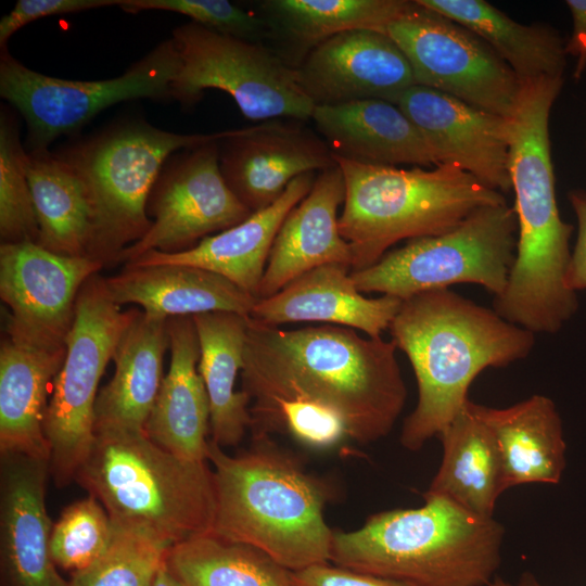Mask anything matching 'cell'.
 Returning a JSON list of instances; mask_svg holds the SVG:
<instances>
[{
  "label": "cell",
  "mask_w": 586,
  "mask_h": 586,
  "mask_svg": "<svg viewBox=\"0 0 586 586\" xmlns=\"http://www.w3.org/2000/svg\"><path fill=\"white\" fill-rule=\"evenodd\" d=\"M315 173L295 178L271 205L252 213L242 222L175 253L150 251L126 267L188 265L220 275L257 300L259 285L278 230L289 214L310 191Z\"/></svg>",
  "instance_id": "cell-22"
},
{
  "label": "cell",
  "mask_w": 586,
  "mask_h": 586,
  "mask_svg": "<svg viewBox=\"0 0 586 586\" xmlns=\"http://www.w3.org/2000/svg\"><path fill=\"white\" fill-rule=\"evenodd\" d=\"M115 526L106 551L74 573L68 586H152L167 547L140 532Z\"/></svg>",
  "instance_id": "cell-36"
},
{
  "label": "cell",
  "mask_w": 586,
  "mask_h": 586,
  "mask_svg": "<svg viewBox=\"0 0 586 586\" xmlns=\"http://www.w3.org/2000/svg\"><path fill=\"white\" fill-rule=\"evenodd\" d=\"M517 241L514 208L507 202L484 206L453 230L409 240L374 265L352 270L351 277L361 293L402 301L458 283L479 284L498 297L509 280Z\"/></svg>",
  "instance_id": "cell-9"
},
{
  "label": "cell",
  "mask_w": 586,
  "mask_h": 586,
  "mask_svg": "<svg viewBox=\"0 0 586 586\" xmlns=\"http://www.w3.org/2000/svg\"><path fill=\"white\" fill-rule=\"evenodd\" d=\"M152 586H183L181 582L173 574L166 563V558L156 573Z\"/></svg>",
  "instance_id": "cell-43"
},
{
  "label": "cell",
  "mask_w": 586,
  "mask_h": 586,
  "mask_svg": "<svg viewBox=\"0 0 586 586\" xmlns=\"http://www.w3.org/2000/svg\"><path fill=\"white\" fill-rule=\"evenodd\" d=\"M334 158L345 182L339 228L352 249V270L374 265L402 240L443 234L476 209L506 203L501 192L450 164L403 169Z\"/></svg>",
  "instance_id": "cell-7"
},
{
  "label": "cell",
  "mask_w": 586,
  "mask_h": 586,
  "mask_svg": "<svg viewBox=\"0 0 586 586\" xmlns=\"http://www.w3.org/2000/svg\"><path fill=\"white\" fill-rule=\"evenodd\" d=\"M213 533L253 546L296 572L330 562L333 530L323 517L334 494L268 433L253 432L249 449L230 456L213 441Z\"/></svg>",
  "instance_id": "cell-4"
},
{
  "label": "cell",
  "mask_w": 586,
  "mask_h": 586,
  "mask_svg": "<svg viewBox=\"0 0 586 586\" xmlns=\"http://www.w3.org/2000/svg\"><path fill=\"white\" fill-rule=\"evenodd\" d=\"M219 142L181 150L166 161L148 202L151 228L119 260L128 263L150 251L189 250L252 214L222 177Z\"/></svg>",
  "instance_id": "cell-14"
},
{
  "label": "cell",
  "mask_w": 586,
  "mask_h": 586,
  "mask_svg": "<svg viewBox=\"0 0 586 586\" xmlns=\"http://www.w3.org/2000/svg\"><path fill=\"white\" fill-rule=\"evenodd\" d=\"M119 4L120 0H18L0 20V48H7L12 35L37 20Z\"/></svg>",
  "instance_id": "cell-39"
},
{
  "label": "cell",
  "mask_w": 586,
  "mask_h": 586,
  "mask_svg": "<svg viewBox=\"0 0 586 586\" xmlns=\"http://www.w3.org/2000/svg\"><path fill=\"white\" fill-rule=\"evenodd\" d=\"M315 106L378 99L397 103L416 85L403 51L386 34L354 29L315 47L295 67Z\"/></svg>",
  "instance_id": "cell-17"
},
{
  "label": "cell",
  "mask_w": 586,
  "mask_h": 586,
  "mask_svg": "<svg viewBox=\"0 0 586 586\" xmlns=\"http://www.w3.org/2000/svg\"><path fill=\"white\" fill-rule=\"evenodd\" d=\"M171 38L180 59L171 100L190 106L205 90L218 89L251 120L311 119L315 104L301 88L296 69L272 49L193 22L176 27Z\"/></svg>",
  "instance_id": "cell-11"
},
{
  "label": "cell",
  "mask_w": 586,
  "mask_h": 586,
  "mask_svg": "<svg viewBox=\"0 0 586 586\" xmlns=\"http://www.w3.org/2000/svg\"><path fill=\"white\" fill-rule=\"evenodd\" d=\"M105 284L119 306L137 304L165 319L214 311L250 316L257 301L227 278L188 265L125 267Z\"/></svg>",
  "instance_id": "cell-26"
},
{
  "label": "cell",
  "mask_w": 586,
  "mask_h": 586,
  "mask_svg": "<svg viewBox=\"0 0 586 586\" xmlns=\"http://www.w3.org/2000/svg\"><path fill=\"white\" fill-rule=\"evenodd\" d=\"M103 264L50 252L36 242L1 243L0 296L5 334L44 347L65 346L77 295Z\"/></svg>",
  "instance_id": "cell-15"
},
{
  "label": "cell",
  "mask_w": 586,
  "mask_h": 586,
  "mask_svg": "<svg viewBox=\"0 0 586 586\" xmlns=\"http://www.w3.org/2000/svg\"><path fill=\"white\" fill-rule=\"evenodd\" d=\"M180 65L173 38L142 56L124 74L103 80H71L28 68L7 48L0 55V95L25 119L28 151H47L59 137L81 128L101 111L137 99L171 100Z\"/></svg>",
  "instance_id": "cell-12"
},
{
  "label": "cell",
  "mask_w": 586,
  "mask_h": 586,
  "mask_svg": "<svg viewBox=\"0 0 586 586\" xmlns=\"http://www.w3.org/2000/svg\"><path fill=\"white\" fill-rule=\"evenodd\" d=\"M345 182L336 164L319 173L308 194L282 221L275 238L257 300L278 293L293 279L326 264H345L353 269L351 245L339 228V207L344 203Z\"/></svg>",
  "instance_id": "cell-20"
},
{
  "label": "cell",
  "mask_w": 586,
  "mask_h": 586,
  "mask_svg": "<svg viewBox=\"0 0 586 586\" xmlns=\"http://www.w3.org/2000/svg\"><path fill=\"white\" fill-rule=\"evenodd\" d=\"M66 346L44 347L4 336L0 346V450L48 460L44 434L49 385Z\"/></svg>",
  "instance_id": "cell-25"
},
{
  "label": "cell",
  "mask_w": 586,
  "mask_h": 586,
  "mask_svg": "<svg viewBox=\"0 0 586 586\" xmlns=\"http://www.w3.org/2000/svg\"><path fill=\"white\" fill-rule=\"evenodd\" d=\"M304 123L271 119L220 140L222 177L252 213L271 205L298 176L336 165L327 142Z\"/></svg>",
  "instance_id": "cell-16"
},
{
  "label": "cell",
  "mask_w": 586,
  "mask_h": 586,
  "mask_svg": "<svg viewBox=\"0 0 586 586\" xmlns=\"http://www.w3.org/2000/svg\"><path fill=\"white\" fill-rule=\"evenodd\" d=\"M233 130L177 133L144 120H127L58 153L80 178L91 202L90 257L103 265L119 260L150 230L149 198L173 154L222 140Z\"/></svg>",
  "instance_id": "cell-8"
},
{
  "label": "cell",
  "mask_w": 586,
  "mask_h": 586,
  "mask_svg": "<svg viewBox=\"0 0 586 586\" xmlns=\"http://www.w3.org/2000/svg\"><path fill=\"white\" fill-rule=\"evenodd\" d=\"M488 586H544L536 577L530 573L524 572L517 583H509L498 576L494 577Z\"/></svg>",
  "instance_id": "cell-44"
},
{
  "label": "cell",
  "mask_w": 586,
  "mask_h": 586,
  "mask_svg": "<svg viewBox=\"0 0 586 586\" xmlns=\"http://www.w3.org/2000/svg\"><path fill=\"white\" fill-rule=\"evenodd\" d=\"M476 409L496 440L506 489L559 483L565 468V442L549 397L536 394L505 408L476 404Z\"/></svg>",
  "instance_id": "cell-30"
},
{
  "label": "cell",
  "mask_w": 586,
  "mask_h": 586,
  "mask_svg": "<svg viewBox=\"0 0 586 586\" xmlns=\"http://www.w3.org/2000/svg\"><path fill=\"white\" fill-rule=\"evenodd\" d=\"M75 481L114 525L169 548L213 531L215 486L207 461L183 459L144 431L100 430Z\"/></svg>",
  "instance_id": "cell-6"
},
{
  "label": "cell",
  "mask_w": 586,
  "mask_h": 586,
  "mask_svg": "<svg viewBox=\"0 0 586 586\" xmlns=\"http://www.w3.org/2000/svg\"><path fill=\"white\" fill-rule=\"evenodd\" d=\"M166 563L183 586H297L294 572L264 551L213 532L169 547Z\"/></svg>",
  "instance_id": "cell-34"
},
{
  "label": "cell",
  "mask_w": 586,
  "mask_h": 586,
  "mask_svg": "<svg viewBox=\"0 0 586 586\" xmlns=\"http://www.w3.org/2000/svg\"><path fill=\"white\" fill-rule=\"evenodd\" d=\"M408 357L418 384V403L405 419L400 444L419 450L469 400L473 380L486 368L527 357L532 331L449 289L430 290L403 301L388 328Z\"/></svg>",
  "instance_id": "cell-3"
},
{
  "label": "cell",
  "mask_w": 586,
  "mask_h": 586,
  "mask_svg": "<svg viewBox=\"0 0 586 586\" xmlns=\"http://www.w3.org/2000/svg\"><path fill=\"white\" fill-rule=\"evenodd\" d=\"M371 514L352 532L333 531L330 562L420 586H485L501 560L504 526L438 496Z\"/></svg>",
  "instance_id": "cell-5"
},
{
  "label": "cell",
  "mask_w": 586,
  "mask_h": 586,
  "mask_svg": "<svg viewBox=\"0 0 586 586\" xmlns=\"http://www.w3.org/2000/svg\"><path fill=\"white\" fill-rule=\"evenodd\" d=\"M418 127L441 164L469 173L487 187L509 192V119L444 92L413 85L396 103Z\"/></svg>",
  "instance_id": "cell-18"
},
{
  "label": "cell",
  "mask_w": 586,
  "mask_h": 586,
  "mask_svg": "<svg viewBox=\"0 0 586 586\" xmlns=\"http://www.w3.org/2000/svg\"><path fill=\"white\" fill-rule=\"evenodd\" d=\"M138 313L123 311L111 297L105 279L98 275L89 278L77 295L64 361L53 381L44 420L50 472L59 487L75 480L90 451L99 382Z\"/></svg>",
  "instance_id": "cell-10"
},
{
  "label": "cell",
  "mask_w": 586,
  "mask_h": 586,
  "mask_svg": "<svg viewBox=\"0 0 586 586\" xmlns=\"http://www.w3.org/2000/svg\"><path fill=\"white\" fill-rule=\"evenodd\" d=\"M386 34L408 60L416 85L506 118L512 115L520 80L468 28L415 0L388 26Z\"/></svg>",
  "instance_id": "cell-13"
},
{
  "label": "cell",
  "mask_w": 586,
  "mask_h": 586,
  "mask_svg": "<svg viewBox=\"0 0 586 586\" xmlns=\"http://www.w3.org/2000/svg\"><path fill=\"white\" fill-rule=\"evenodd\" d=\"M170 366L146 421V436L192 461H208L211 406L199 373L200 344L192 316L167 320Z\"/></svg>",
  "instance_id": "cell-23"
},
{
  "label": "cell",
  "mask_w": 586,
  "mask_h": 586,
  "mask_svg": "<svg viewBox=\"0 0 586 586\" xmlns=\"http://www.w3.org/2000/svg\"><path fill=\"white\" fill-rule=\"evenodd\" d=\"M48 460L2 455L1 565L10 586H68L50 555L52 523L46 509Z\"/></svg>",
  "instance_id": "cell-19"
},
{
  "label": "cell",
  "mask_w": 586,
  "mask_h": 586,
  "mask_svg": "<svg viewBox=\"0 0 586 586\" xmlns=\"http://www.w3.org/2000/svg\"><path fill=\"white\" fill-rule=\"evenodd\" d=\"M16 118L0 114V235L2 243L37 242L38 224Z\"/></svg>",
  "instance_id": "cell-35"
},
{
  "label": "cell",
  "mask_w": 586,
  "mask_h": 586,
  "mask_svg": "<svg viewBox=\"0 0 586 586\" xmlns=\"http://www.w3.org/2000/svg\"><path fill=\"white\" fill-rule=\"evenodd\" d=\"M352 267L326 264L293 279L278 293L257 300L250 315L270 327L318 321L358 329L379 339L390 328L403 301L391 295L369 298L356 288Z\"/></svg>",
  "instance_id": "cell-21"
},
{
  "label": "cell",
  "mask_w": 586,
  "mask_h": 586,
  "mask_svg": "<svg viewBox=\"0 0 586 586\" xmlns=\"http://www.w3.org/2000/svg\"><path fill=\"white\" fill-rule=\"evenodd\" d=\"M569 200L578 227L564 282L569 290L576 293L586 290V190H572Z\"/></svg>",
  "instance_id": "cell-41"
},
{
  "label": "cell",
  "mask_w": 586,
  "mask_h": 586,
  "mask_svg": "<svg viewBox=\"0 0 586 586\" xmlns=\"http://www.w3.org/2000/svg\"><path fill=\"white\" fill-rule=\"evenodd\" d=\"M311 120L334 156L383 166L441 165L418 127L395 103L370 99L315 106Z\"/></svg>",
  "instance_id": "cell-24"
},
{
  "label": "cell",
  "mask_w": 586,
  "mask_h": 586,
  "mask_svg": "<svg viewBox=\"0 0 586 586\" xmlns=\"http://www.w3.org/2000/svg\"><path fill=\"white\" fill-rule=\"evenodd\" d=\"M249 317L229 311L192 316L200 344L198 369L211 406V441L220 447L238 445L253 423L249 395L234 388Z\"/></svg>",
  "instance_id": "cell-31"
},
{
  "label": "cell",
  "mask_w": 586,
  "mask_h": 586,
  "mask_svg": "<svg viewBox=\"0 0 586 586\" xmlns=\"http://www.w3.org/2000/svg\"><path fill=\"white\" fill-rule=\"evenodd\" d=\"M115 526L93 496L69 505L53 524L50 555L56 566L80 572L92 565L109 548Z\"/></svg>",
  "instance_id": "cell-37"
},
{
  "label": "cell",
  "mask_w": 586,
  "mask_h": 586,
  "mask_svg": "<svg viewBox=\"0 0 586 586\" xmlns=\"http://www.w3.org/2000/svg\"><path fill=\"white\" fill-rule=\"evenodd\" d=\"M563 77L521 84L509 119V174L514 192L518 241L505 292L494 309L533 333H556L577 310L564 278L573 227L560 217L551 161L549 118Z\"/></svg>",
  "instance_id": "cell-2"
},
{
  "label": "cell",
  "mask_w": 586,
  "mask_h": 586,
  "mask_svg": "<svg viewBox=\"0 0 586 586\" xmlns=\"http://www.w3.org/2000/svg\"><path fill=\"white\" fill-rule=\"evenodd\" d=\"M167 320L139 311L124 331L112 359L114 374L98 394L94 432L144 431L164 378Z\"/></svg>",
  "instance_id": "cell-27"
},
{
  "label": "cell",
  "mask_w": 586,
  "mask_h": 586,
  "mask_svg": "<svg viewBox=\"0 0 586 586\" xmlns=\"http://www.w3.org/2000/svg\"><path fill=\"white\" fill-rule=\"evenodd\" d=\"M119 8L128 13L155 10L182 14L207 29L252 42L268 38L267 25L255 12L227 0H120Z\"/></svg>",
  "instance_id": "cell-38"
},
{
  "label": "cell",
  "mask_w": 586,
  "mask_h": 586,
  "mask_svg": "<svg viewBox=\"0 0 586 586\" xmlns=\"http://www.w3.org/2000/svg\"><path fill=\"white\" fill-rule=\"evenodd\" d=\"M408 0H263L252 4L276 51L294 68L319 43L354 29L386 33Z\"/></svg>",
  "instance_id": "cell-28"
},
{
  "label": "cell",
  "mask_w": 586,
  "mask_h": 586,
  "mask_svg": "<svg viewBox=\"0 0 586 586\" xmlns=\"http://www.w3.org/2000/svg\"><path fill=\"white\" fill-rule=\"evenodd\" d=\"M443 446L441 466L424 496L444 497L463 509L493 518L506 491L500 454L476 403L468 400L437 436Z\"/></svg>",
  "instance_id": "cell-29"
},
{
  "label": "cell",
  "mask_w": 586,
  "mask_h": 586,
  "mask_svg": "<svg viewBox=\"0 0 586 586\" xmlns=\"http://www.w3.org/2000/svg\"><path fill=\"white\" fill-rule=\"evenodd\" d=\"M26 171L38 224L36 243L59 255L90 257L93 213L80 178L48 150L27 151Z\"/></svg>",
  "instance_id": "cell-33"
},
{
  "label": "cell",
  "mask_w": 586,
  "mask_h": 586,
  "mask_svg": "<svg viewBox=\"0 0 586 586\" xmlns=\"http://www.w3.org/2000/svg\"><path fill=\"white\" fill-rule=\"evenodd\" d=\"M396 349L392 340L347 327L283 330L249 317L241 375L252 420L306 404L335 416L351 440L375 442L391 432L407 398Z\"/></svg>",
  "instance_id": "cell-1"
},
{
  "label": "cell",
  "mask_w": 586,
  "mask_h": 586,
  "mask_svg": "<svg viewBox=\"0 0 586 586\" xmlns=\"http://www.w3.org/2000/svg\"><path fill=\"white\" fill-rule=\"evenodd\" d=\"M297 586H420L418 584L364 572L316 564L294 572Z\"/></svg>",
  "instance_id": "cell-40"
},
{
  "label": "cell",
  "mask_w": 586,
  "mask_h": 586,
  "mask_svg": "<svg viewBox=\"0 0 586 586\" xmlns=\"http://www.w3.org/2000/svg\"><path fill=\"white\" fill-rule=\"evenodd\" d=\"M417 2L479 36L512 69L521 84L542 77H563L566 40L553 28L518 23L484 0Z\"/></svg>",
  "instance_id": "cell-32"
},
{
  "label": "cell",
  "mask_w": 586,
  "mask_h": 586,
  "mask_svg": "<svg viewBox=\"0 0 586 586\" xmlns=\"http://www.w3.org/2000/svg\"><path fill=\"white\" fill-rule=\"evenodd\" d=\"M565 3L572 16V33L565 51L576 58L574 76L578 79L586 68V0H568Z\"/></svg>",
  "instance_id": "cell-42"
}]
</instances>
